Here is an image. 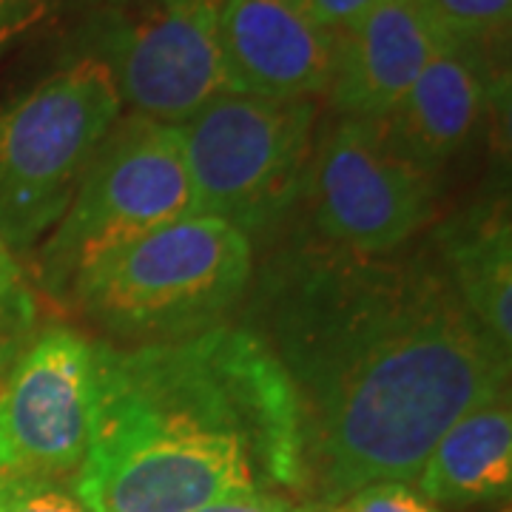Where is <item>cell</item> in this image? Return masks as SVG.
<instances>
[{
	"mask_svg": "<svg viewBox=\"0 0 512 512\" xmlns=\"http://www.w3.org/2000/svg\"><path fill=\"white\" fill-rule=\"evenodd\" d=\"M248 328L291 384L299 495L328 510L416 481L436 441L507 396L510 353L478 325L436 254H356L293 239L248 288Z\"/></svg>",
	"mask_w": 512,
	"mask_h": 512,
	"instance_id": "6da1fadb",
	"label": "cell"
},
{
	"mask_svg": "<svg viewBox=\"0 0 512 512\" xmlns=\"http://www.w3.org/2000/svg\"><path fill=\"white\" fill-rule=\"evenodd\" d=\"M100 345L97 410L80 484L97 512H197L225 495H299L291 384L242 325Z\"/></svg>",
	"mask_w": 512,
	"mask_h": 512,
	"instance_id": "7a4b0ae2",
	"label": "cell"
},
{
	"mask_svg": "<svg viewBox=\"0 0 512 512\" xmlns=\"http://www.w3.org/2000/svg\"><path fill=\"white\" fill-rule=\"evenodd\" d=\"M254 242L217 217L146 231L94 262L66 296L111 342L154 345L225 325L254 279Z\"/></svg>",
	"mask_w": 512,
	"mask_h": 512,
	"instance_id": "3957f363",
	"label": "cell"
},
{
	"mask_svg": "<svg viewBox=\"0 0 512 512\" xmlns=\"http://www.w3.org/2000/svg\"><path fill=\"white\" fill-rule=\"evenodd\" d=\"M120 111L114 77L92 57H74L0 106V242L9 251L35 248L55 228Z\"/></svg>",
	"mask_w": 512,
	"mask_h": 512,
	"instance_id": "277c9868",
	"label": "cell"
},
{
	"mask_svg": "<svg viewBox=\"0 0 512 512\" xmlns=\"http://www.w3.org/2000/svg\"><path fill=\"white\" fill-rule=\"evenodd\" d=\"M191 217L180 128L120 117L86 165L69 208L35 256L37 285L66 302L74 282L131 239Z\"/></svg>",
	"mask_w": 512,
	"mask_h": 512,
	"instance_id": "5b68a950",
	"label": "cell"
},
{
	"mask_svg": "<svg viewBox=\"0 0 512 512\" xmlns=\"http://www.w3.org/2000/svg\"><path fill=\"white\" fill-rule=\"evenodd\" d=\"M316 100L222 92L180 128L191 214L237 225L248 237L285 217L305 188Z\"/></svg>",
	"mask_w": 512,
	"mask_h": 512,
	"instance_id": "8992f818",
	"label": "cell"
},
{
	"mask_svg": "<svg viewBox=\"0 0 512 512\" xmlns=\"http://www.w3.org/2000/svg\"><path fill=\"white\" fill-rule=\"evenodd\" d=\"M225 0H114L86 26L77 57L100 60L131 114L183 126L225 89Z\"/></svg>",
	"mask_w": 512,
	"mask_h": 512,
	"instance_id": "52a82bcc",
	"label": "cell"
},
{
	"mask_svg": "<svg viewBox=\"0 0 512 512\" xmlns=\"http://www.w3.org/2000/svg\"><path fill=\"white\" fill-rule=\"evenodd\" d=\"M302 194L313 237L356 254H390L433 220L436 174L399 157L379 123L339 117L313 146Z\"/></svg>",
	"mask_w": 512,
	"mask_h": 512,
	"instance_id": "ba28073f",
	"label": "cell"
},
{
	"mask_svg": "<svg viewBox=\"0 0 512 512\" xmlns=\"http://www.w3.org/2000/svg\"><path fill=\"white\" fill-rule=\"evenodd\" d=\"M100 345L72 328L26 336L0 376V476L72 478L94 433Z\"/></svg>",
	"mask_w": 512,
	"mask_h": 512,
	"instance_id": "9c48e42d",
	"label": "cell"
},
{
	"mask_svg": "<svg viewBox=\"0 0 512 512\" xmlns=\"http://www.w3.org/2000/svg\"><path fill=\"white\" fill-rule=\"evenodd\" d=\"M342 35L325 29L302 0H225L220 52L225 89L271 100L328 94Z\"/></svg>",
	"mask_w": 512,
	"mask_h": 512,
	"instance_id": "30bf717a",
	"label": "cell"
},
{
	"mask_svg": "<svg viewBox=\"0 0 512 512\" xmlns=\"http://www.w3.org/2000/svg\"><path fill=\"white\" fill-rule=\"evenodd\" d=\"M498 97V74L484 46L441 40L402 103L379 128L387 146L427 174L473 148Z\"/></svg>",
	"mask_w": 512,
	"mask_h": 512,
	"instance_id": "8fae6325",
	"label": "cell"
},
{
	"mask_svg": "<svg viewBox=\"0 0 512 512\" xmlns=\"http://www.w3.org/2000/svg\"><path fill=\"white\" fill-rule=\"evenodd\" d=\"M441 37L424 20L416 0H384L342 32L330 106L339 117L382 123L410 92Z\"/></svg>",
	"mask_w": 512,
	"mask_h": 512,
	"instance_id": "7c38bea8",
	"label": "cell"
},
{
	"mask_svg": "<svg viewBox=\"0 0 512 512\" xmlns=\"http://www.w3.org/2000/svg\"><path fill=\"white\" fill-rule=\"evenodd\" d=\"M433 254L464 308L501 350H512V231L507 202H478L441 225Z\"/></svg>",
	"mask_w": 512,
	"mask_h": 512,
	"instance_id": "4fadbf2b",
	"label": "cell"
},
{
	"mask_svg": "<svg viewBox=\"0 0 512 512\" xmlns=\"http://www.w3.org/2000/svg\"><path fill=\"white\" fill-rule=\"evenodd\" d=\"M419 493L436 507H487L512 490V413L507 396L470 410L436 441Z\"/></svg>",
	"mask_w": 512,
	"mask_h": 512,
	"instance_id": "5bb4252c",
	"label": "cell"
},
{
	"mask_svg": "<svg viewBox=\"0 0 512 512\" xmlns=\"http://www.w3.org/2000/svg\"><path fill=\"white\" fill-rule=\"evenodd\" d=\"M424 20L441 40L484 46L510 26L512 0H416Z\"/></svg>",
	"mask_w": 512,
	"mask_h": 512,
	"instance_id": "9a60e30c",
	"label": "cell"
},
{
	"mask_svg": "<svg viewBox=\"0 0 512 512\" xmlns=\"http://www.w3.org/2000/svg\"><path fill=\"white\" fill-rule=\"evenodd\" d=\"M0 512H97L92 498L72 478L0 476Z\"/></svg>",
	"mask_w": 512,
	"mask_h": 512,
	"instance_id": "2e32d148",
	"label": "cell"
},
{
	"mask_svg": "<svg viewBox=\"0 0 512 512\" xmlns=\"http://www.w3.org/2000/svg\"><path fill=\"white\" fill-rule=\"evenodd\" d=\"M35 322V296L15 254L0 242V342L12 345Z\"/></svg>",
	"mask_w": 512,
	"mask_h": 512,
	"instance_id": "e0dca14e",
	"label": "cell"
},
{
	"mask_svg": "<svg viewBox=\"0 0 512 512\" xmlns=\"http://www.w3.org/2000/svg\"><path fill=\"white\" fill-rule=\"evenodd\" d=\"M322 512H444L433 501H427L419 490H413L407 481H382L370 484L365 490H356L339 504Z\"/></svg>",
	"mask_w": 512,
	"mask_h": 512,
	"instance_id": "ac0fdd59",
	"label": "cell"
},
{
	"mask_svg": "<svg viewBox=\"0 0 512 512\" xmlns=\"http://www.w3.org/2000/svg\"><path fill=\"white\" fill-rule=\"evenodd\" d=\"M49 12V0H0V57L35 32Z\"/></svg>",
	"mask_w": 512,
	"mask_h": 512,
	"instance_id": "d6986e66",
	"label": "cell"
},
{
	"mask_svg": "<svg viewBox=\"0 0 512 512\" xmlns=\"http://www.w3.org/2000/svg\"><path fill=\"white\" fill-rule=\"evenodd\" d=\"M384 0H302V6L319 20L325 29L333 32H348L359 20L367 18L373 9H379Z\"/></svg>",
	"mask_w": 512,
	"mask_h": 512,
	"instance_id": "ffe728a7",
	"label": "cell"
},
{
	"mask_svg": "<svg viewBox=\"0 0 512 512\" xmlns=\"http://www.w3.org/2000/svg\"><path fill=\"white\" fill-rule=\"evenodd\" d=\"M313 507H299L291 498L274 490H254V493H237L217 498L197 512H311Z\"/></svg>",
	"mask_w": 512,
	"mask_h": 512,
	"instance_id": "44dd1931",
	"label": "cell"
},
{
	"mask_svg": "<svg viewBox=\"0 0 512 512\" xmlns=\"http://www.w3.org/2000/svg\"><path fill=\"white\" fill-rule=\"evenodd\" d=\"M311 512H319V510H311Z\"/></svg>",
	"mask_w": 512,
	"mask_h": 512,
	"instance_id": "7402d4cb",
	"label": "cell"
}]
</instances>
